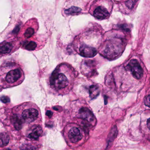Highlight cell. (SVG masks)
I'll return each mask as SVG.
<instances>
[{"instance_id": "9c48e42d", "label": "cell", "mask_w": 150, "mask_h": 150, "mask_svg": "<svg viewBox=\"0 0 150 150\" xmlns=\"http://www.w3.org/2000/svg\"><path fill=\"white\" fill-rule=\"evenodd\" d=\"M39 115V112L36 109L29 108L23 111L22 117L27 122L30 123L35 121Z\"/></svg>"}, {"instance_id": "8fae6325", "label": "cell", "mask_w": 150, "mask_h": 150, "mask_svg": "<svg viewBox=\"0 0 150 150\" xmlns=\"http://www.w3.org/2000/svg\"><path fill=\"white\" fill-rule=\"evenodd\" d=\"M93 61L90 59H83L81 63V72L86 77H89L92 73V67L93 66Z\"/></svg>"}, {"instance_id": "5bb4252c", "label": "cell", "mask_w": 150, "mask_h": 150, "mask_svg": "<svg viewBox=\"0 0 150 150\" xmlns=\"http://www.w3.org/2000/svg\"><path fill=\"white\" fill-rule=\"evenodd\" d=\"M42 129L39 125H35L32 128L31 132L28 135V138L31 139H37L42 135Z\"/></svg>"}, {"instance_id": "603a6c76", "label": "cell", "mask_w": 150, "mask_h": 150, "mask_svg": "<svg viewBox=\"0 0 150 150\" xmlns=\"http://www.w3.org/2000/svg\"><path fill=\"white\" fill-rule=\"evenodd\" d=\"M147 126L148 129L150 130V118L147 120Z\"/></svg>"}, {"instance_id": "5b68a950", "label": "cell", "mask_w": 150, "mask_h": 150, "mask_svg": "<svg viewBox=\"0 0 150 150\" xmlns=\"http://www.w3.org/2000/svg\"><path fill=\"white\" fill-rule=\"evenodd\" d=\"M21 42L17 39H10L2 42L1 44L0 52L1 56L13 53L21 47Z\"/></svg>"}, {"instance_id": "30bf717a", "label": "cell", "mask_w": 150, "mask_h": 150, "mask_svg": "<svg viewBox=\"0 0 150 150\" xmlns=\"http://www.w3.org/2000/svg\"><path fill=\"white\" fill-rule=\"evenodd\" d=\"M80 117L90 123L94 124L96 122V118L92 111L86 107H82L80 109L79 112Z\"/></svg>"}, {"instance_id": "3957f363", "label": "cell", "mask_w": 150, "mask_h": 150, "mask_svg": "<svg viewBox=\"0 0 150 150\" xmlns=\"http://www.w3.org/2000/svg\"><path fill=\"white\" fill-rule=\"evenodd\" d=\"M91 34L89 30L82 31L75 37L72 42L74 50L84 57H93L97 54L96 48L90 42L92 41Z\"/></svg>"}, {"instance_id": "e0dca14e", "label": "cell", "mask_w": 150, "mask_h": 150, "mask_svg": "<svg viewBox=\"0 0 150 150\" xmlns=\"http://www.w3.org/2000/svg\"><path fill=\"white\" fill-rule=\"evenodd\" d=\"M9 138L8 135L5 133L1 134V146H6L9 142Z\"/></svg>"}, {"instance_id": "6da1fadb", "label": "cell", "mask_w": 150, "mask_h": 150, "mask_svg": "<svg viewBox=\"0 0 150 150\" xmlns=\"http://www.w3.org/2000/svg\"><path fill=\"white\" fill-rule=\"evenodd\" d=\"M78 72L71 65L67 63L59 64L49 78L50 87L60 94L69 93L73 87Z\"/></svg>"}, {"instance_id": "7a4b0ae2", "label": "cell", "mask_w": 150, "mask_h": 150, "mask_svg": "<svg viewBox=\"0 0 150 150\" xmlns=\"http://www.w3.org/2000/svg\"><path fill=\"white\" fill-rule=\"evenodd\" d=\"M24 79V72L17 63L8 61L1 66L0 84L1 88H8L18 86Z\"/></svg>"}, {"instance_id": "7402d4cb", "label": "cell", "mask_w": 150, "mask_h": 150, "mask_svg": "<svg viewBox=\"0 0 150 150\" xmlns=\"http://www.w3.org/2000/svg\"><path fill=\"white\" fill-rule=\"evenodd\" d=\"M134 2H135V1H131V3H130V1H127V3H126V4H127V6H128L129 7V8H131L133 6V5H134V4H133V3H132Z\"/></svg>"}, {"instance_id": "ac0fdd59", "label": "cell", "mask_w": 150, "mask_h": 150, "mask_svg": "<svg viewBox=\"0 0 150 150\" xmlns=\"http://www.w3.org/2000/svg\"><path fill=\"white\" fill-rule=\"evenodd\" d=\"M22 150H36L35 147L30 145H24L22 148Z\"/></svg>"}, {"instance_id": "277c9868", "label": "cell", "mask_w": 150, "mask_h": 150, "mask_svg": "<svg viewBox=\"0 0 150 150\" xmlns=\"http://www.w3.org/2000/svg\"><path fill=\"white\" fill-rule=\"evenodd\" d=\"M39 28L38 22L35 18L28 21L21 29L19 33V38L25 40L31 39L35 35Z\"/></svg>"}, {"instance_id": "44dd1931", "label": "cell", "mask_w": 150, "mask_h": 150, "mask_svg": "<svg viewBox=\"0 0 150 150\" xmlns=\"http://www.w3.org/2000/svg\"><path fill=\"white\" fill-rule=\"evenodd\" d=\"M46 115L47 116H48L49 118H51V117H52V116L53 112L51 111V110H47V111H46Z\"/></svg>"}, {"instance_id": "8992f818", "label": "cell", "mask_w": 150, "mask_h": 150, "mask_svg": "<svg viewBox=\"0 0 150 150\" xmlns=\"http://www.w3.org/2000/svg\"><path fill=\"white\" fill-rule=\"evenodd\" d=\"M78 1H67V4L63 8V14L66 16H75L83 13V3L78 4Z\"/></svg>"}, {"instance_id": "7c38bea8", "label": "cell", "mask_w": 150, "mask_h": 150, "mask_svg": "<svg viewBox=\"0 0 150 150\" xmlns=\"http://www.w3.org/2000/svg\"><path fill=\"white\" fill-rule=\"evenodd\" d=\"M68 137L71 143H76L82 139L83 135L80 129L77 127H73L69 130Z\"/></svg>"}, {"instance_id": "d6986e66", "label": "cell", "mask_w": 150, "mask_h": 150, "mask_svg": "<svg viewBox=\"0 0 150 150\" xmlns=\"http://www.w3.org/2000/svg\"><path fill=\"white\" fill-rule=\"evenodd\" d=\"M145 105L147 107L150 108V95L147 96L145 98L144 101Z\"/></svg>"}, {"instance_id": "2e32d148", "label": "cell", "mask_w": 150, "mask_h": 150, "mask_svg": "<svg viewBox=\"0 0 150 150\" xmlns=\"http://www.w3.org/2000/svg\"><path fill=\"white\" fill-rule=\"evenodd\" d=\"M12 122L16 129L20 130L22 128L23 122L21 118L17 115H14L12 118Z\"/></svg>"}, {"instance_id": "ffe728a7", "label": "cell", "mask_w": 150, "mask_h": 150, "mask_svg": "<svg viewBox=\"0 0 150 150\" xmlns=\"http://www.w3.org/2000/svg\"><path fill=\"white\" fill-rule=\"evenodd\" d=\"M1 101L4 103H8L10 102V99L7 96H2L1 98Z\"/></svg>"}, {"instance_id": "52a82bcc", "label": "cell", "mask_w": 150, "mask_h": 150, "mask_svg": "<svg viewBox=\"0 0 150 150\" xmlns=\"http://www.w3.org/2000/svg\"><path fill=\"white\" fill-rule=\"evenodd\" d=\"M21 48L26 50L36 51L40 50L45 45V42H41L38 39H30L25 40L22 42Z\"/></svg>"}, {"instance_id": "4fadbf2b", "label": "cell", "mask_w": 150, "mask_h": 150, "mask_svg": "<svg viewBox=\"0 0 150 150\" xmlns=\"http://www.w3.org/2000/svg\"><path fill=\"white\" fill-rule=\"evenodd\" d=\"M92 11L93 16L99 20H103L108 17L109 13L105 7L98 6L95 8Z\"/></svg>"}, {"instance_id": "ba28073f", "label": "cell", "mask_w": 150, "mask_h": 150, "mask_svg": "<svg viewBox=\"0 0 150 150\" xmlns=\"http://www.w3.org/2000/svg\"><path fill=\"white\" fill-rule=\"evenodd\" d=\"M126 68L135 79H139L143 76V69L138 61L136 59L131 60L126 66Z\"/></svg>"}, {"instance_id": "9a60e30c", "label": "cell", "mask_w": 150, "mask_h": 150, "mask_svg": "<svg viewBox=\"0 0 150 150\" xmlns=\"http://www.w3.org/2000/svg\"><path fill=\"white\" fill-rule=\"evenodd\" d=\"M88 92L90 98L94 99L100 94V88L97 85H91L88 88Z\"/></svg>"}]
</instances>
